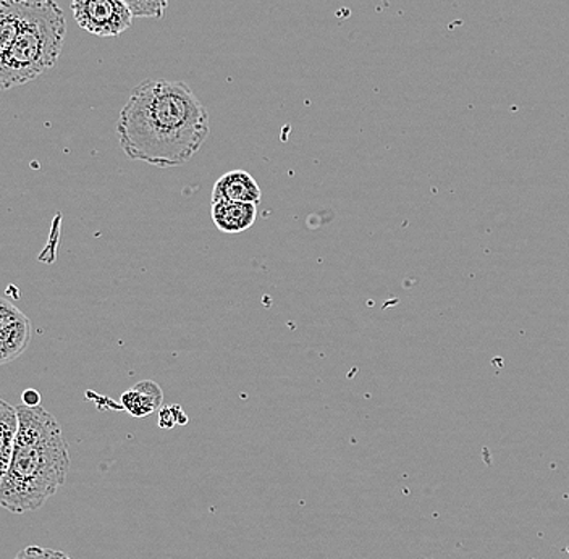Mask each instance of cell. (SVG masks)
I'll return each instance as SVG.
<instances>
[{
  "label": "cell",
  "instance_id": "obj_10",
  "mask_svg": "<svg viewBox=\"0 0 569 559\" xmlns=\"http://www.w3.org/2000/svg\"><path fill=\"white\" fill-rule=\"evenodd\" d=\"M133 17L162 18L166 16L169 0H124Z\"/></svg>",
  "mask_w": 569,
  "mask_h": 559
},
{
  "label": "cell",
  "instance_id": "obj_5",
  "mask_svg": "<svg viewBox=\"0 0 569 559\" xmlns=\"http://www.w3.org/2000/svg\"><path fill=\"white\" fill-rule=\"evenodd\" d=\"M31 322L13 302L0 301V365H9L30 347Z\"/></svg>",
  "mask_w": 569,
  "mask_h": 559
},
{
  "label": "cell",
  "instance_id": "obj_12",
  "mask_svg": "<svg viewBox=\"0 0 569 559\" xmlns=\"http://www.w3.org/2000/svg\"><path fill=\"white\" fill-rule=\"evenodd\" d=\"M16 559H70L69 555L60 550L44 547H28L17 555Z\"/></svg>",
  "mask_w": 569,
  "mask_h": 559
},
{
  "label": "cell",
  "instance_id": "obj_4",
  "mask_svg": "<svg viewBox=\"0 0 569 559\" xmlns=\"http://www.w3.org/2000/svg\"><path fill=\"white\" fill-rule=\"evenodd\" d=\"M71 12L83 30L101 38L123 34L134 18L124 0H73Z\"/></svg>",
  "mask_w": 569,
  "mask_h": 559
},
{
  "label": "cell",
  "instance_id": "obj_8",
  "mask_svg": "<svg viewBox=\"0 0 569 559\" xmlns=\"http://www.w3.org/2000/svg\"><path fill=\"white\" fill-rule=\"evenodd\" d=\"M162 388L151 380L134 385L122 395V408L133 418H146L162 406Z\"/></svg>",
  "mask_w": 569,
  "mask_h": 559
},
{
  "label": "cell",
  "instance_id": "obj_7",
  "mask_svg": "<svg viewBox=\"0 0 569 559\" xmlns=\"http://www.w3.org/2000/svg\"><path fill=\"white\" fill-rule=\"evenodd\" d=\"M258 204L249 202H217L212 204V220L223 233H243L256 223Z\"/></svg>",
  "mask_w": 569,
  "mask_h": 559
},
{
  "label": "cell",
  "instance_id": "obj_3",
  "mask_svg": "<svg viewBox=\"0 0 569 559\" xmlns=\"http://www.w3.org/2000/svg\"><path fill=\"white\" fill-rule=\"evenodd\" d=\"M66 13L56 0H27L12 48L0 56L2 89L21 87L56 67L66 42Z\"/></svg>",
  "mask_w": 569,
  "mask_h": 559
},
{
  "label": "cell",
  "instance_id": "obj_6",
  "mask_svg": "<svg viewBox=\"0 0 569 559\" xmlns=\"http://www.w3.org/2000/svg\"><path fill=\"white\" fill-rule=\"evenodd\" d=\"M261 198V188L251 173L244 172V170H231L213 184L211 201L212 204L226 201L259 204Z\"/></svg>",
  "mask_w": 569,
  "mask_h": 559
},
{
  "label": "cell",
  "instance_id": "obj_1",
  "mask_svg": "<svg viewBox=\"0 0 569 559\" xmlns=\"http://www.w3.org/2000/svg\"><path fill=\"white\" fill-rule=\"evenodd\" d=\"M209 133L208 109L184 81H142L117 122L124 156L159 169L193 159Z\"/></svg>",
  "mask_w": 569,
  "mask_h": 559
},
{
  "label": "cell",
  "instance_id": "obj_11",
  "mask_svg": "<svg viewBox=\"0 0 569 559\" xmlns=\"http://www.w3.org/2000/svg\"><path fill=\"white\" fill-rule=\"evenodd\" d=\"M188 422L187 415L180 406H170L159 411V426L162 429H172L176 426H184Z\"/></svg>",
  "mask_w": 569,
  "mask_h": 559
},
{
  "label": "cell",
  "instance_id": "obj_2",
  "mask_svg": "<svg viewBox=\"0 0 569 559\" xmlns=\"http://www.w3.org/2000/svg\"><path fill=\"white\" fill-rule=\"evenodd\" d=\"M20 429L12 461L0 479V503L13 515L42 507L66 483L69 445L62 427L42 406H17Z\"/></svg>",
  "mask_w": 569,
  "mask_h": 559
},
{
  "label": "cell",
  "instance_id": "obj_13",
  "mask_svg": "<svg viewBox=\"0 0 569 559\" xmlns=\"http://www.w3.org/2000/svg\"><path fill=\"white\" fill-rule=\"evenodd\" d=\"M21 398H23L24 406H31V408H36V406H41V395H39V391L24 390L23 395H21Z\"/></svg>",
  "mask_w": 569,
  "mask_h": 559
},
{
  "label": "cell",
  "instance_id": "obj_9",
  "mask_svg": "<svg viewBox=\"0 0 569 559\" xmlns=\"http://www.w3.org/2000/svg\"><path fill=\"white\" fill-rule=\"evenodd\" d=\"M18 429H20L18 409L9 402H0V477L7 472L12 461Z\"/></svg>",
  "mask_w": 569,
  "mask_h": 559
}]
</instances>
